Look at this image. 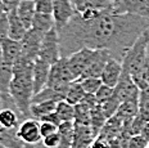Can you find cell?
<instances>
[{
	"label": "cell",
	"instance_id": "40",
	"mask_svg": "<svg viewBox=\"0 0 149 148\" xmlns=\"http://www.w3.org/2000/svg\"><path fill=\"white\" fill-rule=\"evenodd\" d=\"M144 79H145V82H147V85L149 86V66H148V68L145 70V73H144Z\"/></svg>",
	"mask_w": 149,
	"mask_h": 148
},
{
	"label": "cell",
	"instance_id": "17",
	"mask_svg": "<svg viewBox=\"0 0 149 148\" xmlns=\"http://www.w3.org/2000/svg\"><path fill=\"white\" fill-rule=\"evenodd\" d=\"M15 10H17L18 17H19V20L22 21L24 27H26L27 30L32 29L33 18H35L36 13H37L33 0H22Z\"/></svg>",
	"mask_w": 149,
	"mask_h": 148
},
{
	"label": "cell",
	"instance_id": "38",
	"mask_svg": "<svg viewBox=\"0 0 149 148\" xmlns=\"http://www.w3.org/2000/svg\"><path fill=\"white\" fill-rule=\"evenodd\" d=\"M22 1V0H3V3H4L5 5V9H7V12L12 10H15V9L18 8V5H19V3Z\"/></svg>",
	"mask_w": 149,
	"mask_h": 148
},
{
	"label": "cell",
	"instance_id": "36",
	"mask_svg": "<svg viewBox=\"0 0 149 148\" xmlns=\"http://www.w3.org/2000/svg\"><path fill=\"white\" fill-rule=\"evenodd\" d=\"M41 121L52 122V124H54V125H57V126H61V124H62V120L59 119V116L57 115V112H53V113H50V115L42 117V119L40 120V122H41Z\"/></svg>",
	"mask_w": 149,
	"mask_h": 148
},
{
	"label": "cell",
	"instance_id": "23",
	"mask_svg": "<svg viewBox=\"0 0 149 148\" xmlns=\"http://www.w3.org/2000/svg\"><path fill=\"white\" fill-rule=\"evenodd\" d=\"M138 113H139V101H130L121 103L116 116L122 120L123 122H126V121H132Z\"/></svg>",
	"mask_w": 149,
	"mask_h": 148
},
{
	"label": "cell",
	"instance_id": "39",
	"mask_svg": "<svg viewBox=\"0 0 149 148\" xmlns=\"http://www.w3.org/2000/svg\"><path fill=\"white\" fill-rule=\"evenodd\" d=\"M5 13H8V12H7V9H5V5H4V3H3V0H0V17L4 16Z\"/></svg>",
	"mask_w": 149,
	"mask_h": 148
},
{
	"label": "cell",
	"instance_id": "1",
	"mask_svg": "<svg viewBox=\"0 0 149 148\" xmlns=\"http://www.w3.org/2000/svg\"><path fill=\"white\" fill-rule=\"evenodd\" d=\"M149 29V20L135 14L105 12L94 20L85 21L77 14L58 31L61 57L89 49H107L112 58L122 62L130 48Z\"/></svg>",
	"mask_w": 149,
	"mask_h": 148
},
{
	"label": "cell",
	"instance_id": "28",
	"mask_svg": "<svg viewBox=\"0 0 149 148\" xmlns=\"http://www.w3.org/2000/svg\"><path fill=\"white\" fill-rule=\"evenodd\" d=\"M79 81L81 82L86 94H95L99 90V88L103 85L102 79H97V77H86V79L79 80Z\"/></svg>",
	"mask_w": 149,
	"mask_h": 148
},
{
	"label": "cell",
	"instance_id": "19",
	"mask_svg": "<svg viewBox=\"0 0 149 148\" xmlns=\"http://www.w3.org/2000/svg\"><path fill=\"white\" fill-rule=\"evenodd\" d=\"M66 99V93L59 90H55L53 88H49V86H45L40 93H37L33 95L32 98V104L33 103H41V102H59Z\"/></svg>",
	"mask_w": 149,
	"mask_h": 148
},
{
	"label": "cell",
	"instance_id": "41",
	"mask_svg": "<svg viewBox=\"0 0 149 148\" xmlns=\"http://www.w3.org/2000/svg\"><path fill=\"white\" fill-rule=\"evenodd\" d=\"M147 62L149 64V47H148V52H147Z\"/></svg>",
	"mask_w": 149,
	"mask_h": 148
},
{
	"label": "cell",
	"instance_id": "35",
	"mask_svg": "<svg viewBox=\"0 0 149 148\" xmlns=\"http://www.w3.org/2000/svg\"><path fill=\"white\" fill-rule=\"evenodd\" d=\"M139 110L149 112V86L140 90V94H139Z\"/></svg>",
	"mask_w": 149,
	"mask_h": 148
},
{
	"label": "cell",
	"instance_id": "33",
	"mask_svg": "<svg viewBox=\"0 0 149 148\" xmlns=\"http://www.w3.org/2000/svg\"><path fill=\"white\" fill-rule=\"evenodd\" d=\"M9 39V17L8 13L0 17V44Z\"/></svg>",
	"mask_w": 149,
	"mask_h": 148
},
{
	"label": "cell",
	"instance_id": "34",
	"mask_svg": "<svg viewBox=\"0 0 149 148\" xmlns=\"http://www.w3.org/2000/svg\"><path fill=\"white\" fill-rule=\"evenodd\" d=\"M58 129H59V126L52 124V122H46V121L40 122V131H41L42 138H46V137H49V135L58 133Z\"/></svg>",
	"mask_w": 149,
	"mask_h": 148
},
{
	"label": "cell",
	"instance_id": "10",
	"mask_svg": "<svg viewBox=\"0 0 149 148\" xmlns=\"http://www.w3.org/2000/svg\"><path fill=\"white\" fill-rule=\"evenodd\" d=\"M44 34L37 31L35 29H30L26 32L24 38L21 40V47H22V55L30 58V59L36 61L37 55L40 52L42 39H44Z\"/></svg>",
	"mask_w": 149,
	"mask_h": 148
},
{
	"label": "cell",
	"instance_id": "15",
	"mask_svg": "<svg viewBox=\"0 0 149 148\" xmlns=\"http://www.w3.org/2000/svg\"><path fill=\"white\" fill-rule=\"evenodd\" d=\"M50 68H52L50 64H48L46 62H42V61L36 58L35 66H33V91H35V94L40 93L48 85Z\"/></svg>",
	"mask_w": 149,
	"mask_h": 148
},
{
	"label": "cell",
	"instance_id": "20",
	"mask_svg": "<svg viewBox=\"0 0 149 148\" xmlns=\"http://www.w3.org/2000/svg\"><path fill=\"white\" fill-rule=\"evenodd\" d=\"M23 119L13 108H3L0 110V122L5 129H18L22 124Z\"/></svg>",
	"mask_w": 149,
	"mask_h": 148
},
{
	"label": "cell",
	"instance_id": "12",
	"mask_svg": "<svg viewBox=\"0 0 149 148\" xmlns=\"http://www.w3.org/2000/svg\"><path fill=\"white\" fill-rule=\"evenodd\" d=\"M98 138L97 133L90 125H82L74 122V135L72 148H89L91 143Z\"/></svg>",
	"mask_w": 149,
	"mask_h": 148
},
{
	"label": "cell",
	"instance_id": "9",
	"mask_svg": "<svg viewBox=\"0 0 149 148\" xmlns=\"http://www.w3.org/2000/svg\"><path fill=\"white\" fill-rule=\"evenodd\" d=\"M74 12L72 0H54L53 8V18L55 21V30L59 31L74 17Z\"/></svg>",
	"mask_w": 149,
	"mask_h": 148
},
{
	"label": "cell",
	"instance_id": "7",
	"mask_svg": "<svg viewBox=\"0 0 149 148\" xmlns=\"http://www.w3.org/2000/svg\"><path fill=\"white\" fill-rule=\"evenodd\" d=\"M139 94H140V89L132 81L131 76L122 71V76L114 88V95L118 98L121 103H123L130 101H139Z\"/></svg>",
	"mask_w": 149,
	"mask_h": 148
},
{
	"label": "cell",
	"instance_id": "5",
	"mask_svg": "<svg viewBox=\"0 0 149 148\" xmlns=\"http://www.w3.org/2000/svg\"><path fill=\"white\" fill-rule=\"evenodd\" d=\"M61 45H59V36L58 31L53 29L52 31L45 34L44 39H42L40 52L37 55V59L46 62L48 64L53 66L61 59Z\"/></svg>",
	"mask_w": 149,
	"mask_h": 148
},
{
	"label": "cell",
	"instance_id": "26",
	"mask_svg": "<svg viewBox=\"0 0 149 148\" xmlns=\"http://www.w3.org/2000/svg\"><path fill=\"white\" fill-rule=\"evenodd\" d=\"M76 107V117H74V122L76 124H82V125H90L91 122V110L88 104L85 103H79Z\"/></svg>",
	"mask_w": 149,
	"mask_h": 148
},
{
	"label": "cell",
	"instance_id": "2",
	"mask_svg": "<svg viewBox=\"0 0 149 148\" xmlns=\"http://www.w3.org/2000/svg\"><path fill=\"white\" fill-rule=\"evenodd\" d=\"M33 66L35 61L21 54L13 66V80H12L9 94L17 108L18 113L24 120L31 117V104L33 98Z\"/></svg>",
	"mask_w": 149,
	"mask_h": 148
},
{
	"label": "cell",
	"instance_id": "11",
	"mask_svg": "<svg viewBox=\"0 0 149 148\" xmlns=\"http://www.w3.org/2000/svg\"><path fill=\"white\" fill-rule=\"evenodd\" d=\"M112 57L109 50L107 49H95V53L93 59L90 61L89 66L86 67V70L84 71L81 79H86V77H97L100 79L102 73L104 71V67L107 62L109 61V58ZM80 79V80H81Z\"/></svg>",
	"mask_w": 149,
	"mask_h": 148
},
{
	"label": "cell",
	"instance_id": "3",
	"mask_svg": "<svg viewBox=\"0 0 149 148\" xmlns=\"http://www.w3.org/2000/svg\"><path fill=\"white\" fill-rule=\"evenodd\" d=\"M149 47V29L143 32V35L136 40V43L127 50L122 59L123 72L131 76L132 81L136 84L139 89L148 88L144 79L145 70L148 68L147 62V52Z\"/></svg>",
	"mask_w": 149,
	"mask_h": 148
},
{
	"label": "cell",
	"instance_id": "25",
	"mask_svg": "<svg viewBox=\"0 0 149 148\" xmlns=\"http://www.w3.org/2000/svg\"><path fill=\"white\" fill-rule=\"evenodd\" d=\"M57 115L59 116L62 122H74L76 117V107L68 103L67 101H62L57 104Z\"/></svg>",
	"mask_w": 149,
	"mask_h": 148
},
{
	"label": "cell",
	"instance_id": "29",
	"mask_svg": "<svg viewBox=\"0 0 149 148\" xmlns=\"http://www.w3.org/2000/svg\"><path fill=\"white\" fill-rule=\"evenodd\" d=\"M114 94V88H111L108 85H102L99 88V90L95 93V98H97L98 104H103L104 102H107L108 99H111Z\"/></svg>",
	"mask_w": 149,
	"mask_h": 148
},
{
	"label": "cell",
	"instance_id": "27",
	"mask_svg": "<svg viewBox=\"0 0 149 148\" xmlns=\"http://www.w3.org/2000/svg\"><path fill=\"white\" fill-rule=\"evenodd\" d=\"M99 106H100L102 111H103L104 116L107 117V120H109L113 116H116L117 111H118L120 106H121V102L118 101V98L113 94V97H112L111 99H108L107 102H104L103 104H99Z\"/></svg>",
	"mask_w": 149,
	"mask_h": 148
},
{
	"label": "cell",
	"instance_id": "8",
	"mask_svg": "<svg viewBox=\"0 0 149 148\" xmlns=\"http://www.w3.org/2000/svg\"><path fill=\"white\" fill-rule=\"evenodd\" d=\"M19 139L27 146H36L42 140L40 131V121L35 119H27L22 121L17 130Z\"/></svg>",
	"mask_w": 149,
	"mask_h": 148
},
{
	"label": "cell",
	"instance_id": "44",
	"mask_svg": "<svg viewBox=\"0 0 149 148\" xmlns=\"http://www.w3.org/2000/svg\"><path fill=\"white\" fill-rule=\"evenodd\" d=\"M148 148H149V147H148Z\"/></svg>",
	"mask_w": 149,
	"mask_h": 148
},
{
	"label": "cell",
	"instance_id": "43",
	"mask_svg": "<svg viewBox=\"0 0 149 148\" xmlns=\"http://www.w3.org/2000/svg\"><path fill=\"white\" fill-rule=\"evenodd\" d=\"M26 148H33V146H27Z\"/></svg>",
	"mask_w": 149,
	"mask_h": 148
},
{
	"label": "cell",
	"instance_id": "13",
	"mask_svg": "<svg viewBox=\"0 0 149 148\" xmlns=\"http://www.w3.org/2000/svg\"><path fill=\"white\" fill-rule=\"evenodd\" d=\"M122 62L114 59V58H109V61L107 62L104 67V71L102 73L100 79L104 85H108L111 88H116L117 84H118L121 76H122Z\"/></svg>",
	"mask_w": 149,
	"mask_h": 148
},
{
	"label": "cell",
	"instance_id": "21",
	"mask_svg": "<svg viewBox=\"0 0 149 148\" xmlns=\"http://www.w3.org/2000/svg\"><path fill=\"white\" fill-rule=\"evenodd\" d=\"M32 29L37 30L41 34H48L55 29V21L53 18V14H44V13H36L32 22Z\"/></svg>",
	"mask_w": 149,
	"mask_h": 148
},
{
	"label": "cell",
	"instance_id": "30",
	"mask_svg": "<svg viewBox=\"0 0 149 148\" xmlns=\"http://www.w3.org/2000/svg\"><path fill=\"white\" fill-rule=\"evenodd\" d=\"M33 3H35V8L37 13L53 14L54 0H33Z\"/></svg>",
	"mask_w": 149,
	"mask_h": 148
},
{
	"label": "cell",
	"instance_id": "6",
	"mask_svg": "<svg viewBox=\"0 0 149 148\" xmlns=\"http://www.w3.org/2000/svg\"><path fill=\"white\" fill-rule=\"evenodd\" d=\"M94 53H95V49L84 48L81 50L71 54L70 57H67L68 67H70L71 72H72L73 77L76 80L81 79L84 71L86 70V67L89 66L90 61H91L93 57H94Z\"/></svg>",
	"mask_w": 149,
	"mask_h": 148
},
{
	"label": "cell",
	"instance_id": "18",
	"mask_svg": "<svg viewBox=\"0 0 149 148\" xmlns=\"http://www.w3.org/2000/svg\"><path fill=\"white\" fill-rule=\"evenodd\" d=\"M8 17H9V39L15 40V41H21L29 30L24 27L22 21L19 20L17 10L9 12Z\"/></svg>",
	"mask_w": 149,
	"mask_h": 148
},
{
	"label": "cell",
	"instance_id": "32",
	"mask_svg": "<svg viewBox=\"0 0 149 148\" xmlns=\"http://www.w3.org/2000/svg\"><path fill=\"white\" fill-rule=\"evenodd\" d=\"M41 143L45 148H59L62 144V137L59 133H55L46 138H42Z\"/></svg>",
	"mask_w": 149,
	"mask_h": 148
},
{
	"label": "cell",
	"instance_id": "31",
	"mask_svg": "<svg viewBox=\"0 0 149 148\" xmlns=\"http://www.w3.org/2000/svg\"><path fill=\"white\" fill-rule=\"evenodd\" d=\"M148 147H149L148 140L141 134L131 135L129 139V143H127V148H148Z\"/></svg>",
	"mask_w": 149,
	"mask_h": 148
},
{
	"label": "cell",
	"instance_id": "22",
	"mask_svg": "<svg viewBox=\"0 0 149 148\" xmlns=\"http://www.w3.org/2000/svg\"><path fill=\"white\" fill-rule=\"evenodd\" d=\"M57 102H41V103L31 104V117L40 121L42 117L55 112L57 111Z\"/></svg>",
	"mask_w": 149,
	"mask_h": 148
},
{
	"label": "cell",
	"instance_id": "42",
	"mask_svg": "<svg viewBox=\"0 0 149 148\" xmlns=\"http://www.w3.org/2000/svg\"><path fill=\"white\" fill-rule=\"evenodd\" d=\"M0 148H8V147H5V146H3V144H0Z\"/></svg>",
	"mask_w": 149,
	"mask_h": 148
},
{
	"label": "cell",
	"instance_id": "24",
	"mask_svg": "<svg viewBox=\"0 0 149 148\" xmlns=\"http://www.w3.org/2000/svg\"><path fill=\"white\" fill-rule=\"evenodd\" d=\"M86 95V91L84 90L81 82L79 80H74L73 82H71L70 86L67 89V93H66V99L68 103L73 104V106H77L79 103H81L84 101Z\"/></svg>",
	"mask_w": 149,
	"mask_h": 148
},
{
	"label": "cell",
	"instance_id": "37",
	"mask_svg": "<svg viewBox=\"0 0 149 148\" xmlns=\"http://www.w3.org/2000/svg\"><path fill=\"white\" fill-rule=\"evenodd\" d=\"M109 146H111V144H109V142H108L107 139L98 137L97 139L91 143L90 148H109Z\"/></svg>",
	"mask_w": 149,
	"mask_h": 148
},
{
	"label": "cell",
	"instance_id": "16",
	"mask_svg": "<svg viewBox=\"0 0 149 148\" xmlns=\"http://www.w3.org/2000/svg\"><path fill=\"white\" fill-rule=\"evenodd\" d=\"M1 53H3V62L9 64V66H14L15 61L19 58L22 54V47H21V41H15V40L8 39L4 43H1Z\"/></svg>",
	"mask_w": 149,
	"mask_h": 148
},
{
	"label": "cell",
	"instance_id": "4",
	"mask_svg": "<svg viewBox=\"0 0 149 148\" xmlns=\"http://www.w3.org/2000/svg\"><path fill=\"white\" fill-rule=\"evenodd\" d=\"M74 80L76 79L73 77L72 72H71L70 67H68L67 58H61L57 63H54L52 66L46 86L55 89V90L63 91V93H67L68 86Z\"/></svg>",
	"mask_w": 149,
	"mask_h": 148
},
{
	"label": "cell",
	"instance_id": "14",
	"mask_svg": "<svg viewBox=\"0 0 149 148\" xmlns=\"http://www.w3.org/2000/svg\"><path fill=\"white\" fill-rule=\"evenodd\" d=\"M72 4L76 13H82L86 10H95L99 13L112 12L111 0H72Z\"/></svg>",
	"mask_w": 149,
	"mask_h": 148
}]
</instances>
